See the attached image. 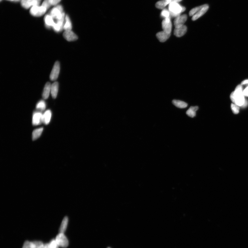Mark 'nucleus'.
Here are the masks:
<instances>
[{
	"label": "nucleus",
	"mask_w": 248,
	"mask_h": 248,
	"mask_svg": "<svg viewBox=\"0 0 248 248\" xmlns=\"http://www.w3.org/2000/svg\"><path fill=\"white\" fill-rule=\"evenodd\" d=\"M44 21L45 26L48 28H52L54 25L55 21L54 19L49 14H47L44 18Z\"/></svg>",
	"instance_id": "16"
},
{
	"label": "nucleus",
	"mask_w": 248,
	"mask_h": 248,
	"mask_svg": "<svg viewBox=\"0 0 248 248\" xmlns=\"http://www.w3.org/2000/svg\"><path fill=\"white\" fill-rule=\"evenodd\" d=\"M51 6H56L61 1V0H48Z\"/></svg>",
	"instance_id": "32"
},
{
	"label": "nucleus",
	"mask_w": 248,
	"mask_h": 248,
	"mask_svg": "<svg viewBox=\"0 0 248 248\" xmlns=\"http://www.w3.org/2000/svg\"><path fill=\"white\" fill-rule=\"evenodd\" d=\"M108 248H110V247H108Z\"/></svg>",
	"instance_id": "38"
},
{
	"label": "nucleus",
	"mask_w": 248,
	"mask_h": 248,
	"mask_svg": "<svg viewBox=\"0 0 248 248\" xmlns=\"http://www.w3.org/2000/svg\"><path fill=\"white\" fill-rule=\"evenodd\" d=\"M171 34H168L163 31L158 33L156 36L159 41L161 42H165L170 37Z\"/></svg>",
	"instance_id": "17"
},
{
	"label": "nucleus",
	"mask_w": 248,
	"mask_h": 248,
	"mask_svg": "<svg viewBox=\"0 0 248 248\" xmlns=\"http://www.w3.org/2000/svg\"><path fill=\"white\" fill-rule=\"evenodd\" d=\"M238 106L235 104H232L231 105V108L234 114H238L239 112V108Z\"/></svg>",
	"instance_id": "29"
},
{
	"label": "nucleus",
	"mask_w": 248,
	"mask_h": 248,
	"mask_svg": "<svg viewBox=\"0 0 248 248\" xmlns=\"http://www.w3.org/2000/svg\"><path fill=\"white\" fill-rule=\"evenodd\" d=\"M55 240L59 247L66 248L69 245V241L64 233H59L57 236Z\"/></svg>",
	"instance_id": "5"
},
{
	"label": "nucleus",
	"mask_w": 248,
	"mask_h": 248,
	"mask_svg": "<svg viewBox=\"0 0 248 248\" xmlns=\"http://www.w3.org/2000/svg\"><path fill=\"white\" fill-rule=\"evenodd\" d=\"M198 106H191L188 109L186 114L188 116L191 117H194L196 116V112L198 110Z\"/></svg>",
	"instance_id": "24"
},
{
	"label": "nucleus",
	"mask_w": 248,
	"mask_h": 248,
	"mask_svg": "<svg viewBox=\"0 0 248 248\" xmlns=\"http://www.w3.org/2000/svg\"><path fill=\"white\" fill-rule=\"evenodd\" d=\"M72 23L69 16L66 15L65 16V23L63 26V30L65 31L71 30Z\"/></svg>",
	"instance_id": "21"
},
{
	"label": "nucleus",
	"mask_w": 248,
	"mask_h": 248,
	"mask_svg": "<svg viewBox=\"0 0 248 248\" xmlns=\"http://www.w3.org/2000/svg\"><path fill=\"white\" fill-rule=\"evenodd\" d=\"M205 5L198 6V7L193 8V9L190 11L189 13L190 16H194L197 12H198L201 9L204 7Z\"/></svg>",
	"instance_id": "27"
},
{
	"label": "nucleus",
	"mask_w": 248,
	"mask_h": 248,
	"mask_svg": "<svg viewBox=\"0 0 248 248\" xmlns=\"http://www.w3.org/2000/svg\"><path fill=\"white\" fill-rule=\"evenodd\" d=\"M168 10L173 13L180 15L181 13L185 10V8L181 6L177 3L174 2L169 4Z\"/></svg>",
	"instance_id": "3"
},
{
	"label": "nucleus",
	"mask_w": 248,
	"mask_h": 248,
	"mask_svg": "<svg viewBox=\"0 0 248 248\" xmlns=\"http://www.w3.org/2000/svg\"><path fill=\"white\" fill-rule=\"evenodd\" d=\"M182 0H161L157 2L155 4L156 7L159 9H163L166 6L171 3H179Z\"/></svg>",
	"instance_id": "9"
},
{
	"label": "nucleus",
	"mask_w": 248,
	"mask_h": 248,
	"mask_svg": "<svg viewBox=\"0 0 248 248\" xmlns=\"http://www.w3.org/2000/svg\"><path fill=\"white\" fill-rule=\"evenodd\" d=\"M42 116L43 115L41 112H36L34 113L32 119L33 125H37L42 123Z\"/></svg>",
	"instance_id": "12"
},
{
	"label": "nucleus",
	"mask_w": 248,
	"mask_h": 248,
	"mask_svg": "<svg viewBox=\"0 0 248 248\" xmlns=\"http://www.w3.org/2000/svg\"><path fill=\"white\" fill-rule=\"evenodd\" d=\"M248 101H247V100H245V103L242 106L243 107H245V106H246L248 105Z\"/></svg>",
	"instance_id": "36"
},
{
	"label": "nucleus",
	"mask_w": 248,
	"mask_h": 248,
	"mask_svg": "<svg viewBox=\"0 0 248 248\" xmlns=\"http://www.w3.org/2000/svg\"><path fill=\"white\" fill-rule=\"evenodd\" d=\"M1 1H2V0H1Z\"/></svg>",
	"instance_id": "39"
},
{
	"label": "nucleus",
	"mask_w": 248,
	"mask_h": 248,
	"mask_svg": "<svg viewBox=\"0 0 248 248\" xmlns=\"http://www.w3.org/2000/svg\"><path fill=\"white\" fill-rule=\"evenodd\" d=\"M161 16L164 18V19L168 18H171L170 14L169 11L166 9H164L162 10L161 12Z\"/></svg>",
	"instance_id": "28"
},
{
	"label": "nucleus",
	"mask_w": 248,
	"mask_h": 248,
	"mask_svg": "<svg viewBox=\"0 0 248 248\" xmlns=\"http://www.w3.org/2000/svg\"><path fill=\"white\" fill-rule=\"evenodd\" d=\"M172 103L175 106L179 108H185L187 106V104L186 102L179 100H173Z\"/></svg>",
	"instance_id": "25"
},
{
	"label": "nucleus",
	"mask_w": 248,
	"mask_h": 248,
	"mask_svg": "<svg viewBox=\"0 0 248 248\" xmlns=\"http://www.w3.org/2000/svg\"><path fill=\"white\" fill-rule=\"evenodd\" d=\"M242 85H239L230 96V98L233 103L239 106H242L244 104L245 99L243 93Z\"/></svg>",
	"instance_id": "1"
},
{
	"label": "nucleus",
	"mask_w": 248,
	"mask_h": 248,
	"mask_svg": "<svg viewBox=\"0 0 248 248\" xmlns=\"http://www.w3.org/2000/svg\"><path fill=\"white\" fill-rule=\"evenodd\" d=\"M60 70V63L58 61H56L53 66L50 74V78L51 80L55 81L58 78Z\"/></svg>",
	"instance_id": "6"
},
{
	"label": "nucleus",
	"mask_w": 248,
	"mask_h": 248,
	"mask_svg": "<svg viewBox=\"0 0 248 248\" xmlns=\"http://www.w3.org/2000/svg\"><path fill=\"white\" fill-rule=\"evenodd\" d=\"M162 28L163 31L166 33L171 34L172 28V24L171 18L164 19L162 23Z\"/></svg>",
	"instance_id": "8"
},
{
	"label": "nucleus",
	"mask_w": 248,
	"mask_h": 248,
	"mask_svg": "<svg viewBox=\"0 0 248 248\" xmlns=\"http://www.w3.org/2000/svg\"><path fill=\"white\" fill-rule=\"evenodd\" d=\"M52 117V112L50 110H48L44 112L42 116V123L48 125L50 123Z\"/></svg>",
	"instance_id": "18"
},
{
	"label": "nucleus",
	"mask_w": 248,
	"mask_h": 248,
	"mask_svg": "<svg viewBox=\"0 0 248 248\" xmlns=\"http://www.w3.org/2000/svg\"><path fill=\"white\" fill-rule=\"evenodd\" d=\"M68 222V217H66L64 218L59 228V233H64L67 229Z\"/></svg>",
	"instance_id": "22"
},
{
	"label": "nucleus",
	"mask_w": 248,
	"mask_h": 248,
	"mask_svg": "<svg viewBox=\"0 0 248 248\" xmlns=\"http://www.w3.org/2000/svg\"><path fill=\"white\" fill-rule=\"evenodd\" d=\"M47 9L42 6H35L31 8L30 12L32 16L40 17L45 13Z\"/></svg>",
	"instance_id": "4"
},
{
	"label": "nucleus",
	"mask_w": 248,
	"mask_h": 248,
	"mask_svg": "<svg viewBox=\"0 0 248 248\" xmlns=\"http://www.w3.org/2000/svg\"><path fill=\"white\" fill-rule=\"evenodd\" d=\"M59 88V83L55 82L51 85V93L52 97L53 98H56L57 97L58 93Z\"/></svg>",
	"instance_id": "20"
},
{
	"label": "nucleus",
	"mask_w": 248,
	"mask_h": 248,
	"mask_svg": "<svg viewBox=\"0 0 248 248\" xmlns=\"http://www.w3.org/2000/svg\"><path fill=\"white\" fill-rule=\"evenodd\" d=\"M187 28L186 26L184 25L180 27L175 28L174 34L176 37H180L184 35L187 33Z\"/></svg>",
	"instance_id": "14"
},
{
	"label": "nucleus",
	"mask_w": 248,
	"mask_h": 248,
	"mask_svg": "<svg viewBox=\"0 0 248 248\" xmlns=\"http://www.w3.org/2000/svg\"><path fill=\"white\" fill-rule=\"evenodd\" d=\"M7 1L14 2H18L21 1V0H7Z\"/></svg>",
	"instance_id": "37"
},
{
	"label": "nucleus",
	"mask_w": 248,
	"mask_h": 248,
	"mask_svg": "<svg viewBox=\"0 0 248 248\" xmlns=\"http://www.w3.org/2000/svg\"><path fill=\"white\" fill-rule=\"evenodd\" d=\"M41 0H21V6L25 9H28L35 6H39Z\"/></svg>",
	"instance_id": "7"
},
{
	"label": "nucleus",
	"mask_w": 248,
	"mask_h": 248,
	"mask_svg": "<svg viewBox=\"0 0 248 248\" xmlns=\"http://www.w3.org/2000/svg\"><path fill=\"white\" fill-rule=\"evenodd\" d=\"M51 85L50 82H47L44 88L42 93V97L44 99H47L51 92Z\"/></svg>",
	"instance_id": "19"
},
{
	"label": "nucleus",
	"mask_w": 248,
	"mask_h": 248,
	"mask_svg": "<svg viewBox=\"0 0 248 248\" xmlns=\"http://www.w3.org/2000/svg\"><path fill=\"white\" fill-rule=\"evenodd\" d=\"M36 108L38 109L44 111L46 108L45 102L44 100H40L36 105Z\"/></svg>",
	"instance_id": "26"
},
{
	"label": "nucleus",
	"mask_w": 248,
	"mask_h": 248,
	"mask_svg": "<svg viewBox=\"0 0 248 248\" xmlns=\"http://www.w3.org/2000/svg\"><path fill=\"white\" fill-rule=\"evenodd\" d=\"M58 247L56 241L54 239L51 241L49 244V248H58Z\"/></svg>",
	"instance_id": "30"
},
{
	"label": "nucleus",
	"mask_w": 248,
	"mask_h": 248,
	"mask_svg": "<svg viewBox=\"0 0 248 248\" xmlns=\"http://www.w3.org/2000/svg\"><path fill=\"white\" fill-rule=\"evenodd\" d=\"M247 84H248V80H246L243 81V82H241V85H242Z\"/></svg>",
	"instance_id": "35"
},
{
	"label": "nucleus",
	"mask_w": 248,
	"mask_h": 248,
	"mask_svg": "<svg viewBox=\"0 0 248 248\" xmlns=\"http://www.w3.org/2000/svg\"><path fill=\"white\" fill-rule=\"evenodd\" d=\"M243 93L244 96L248 97V86L243 90Z\"/></svg>",
	"instance_id": "34"
},
{
	"label": "nucleus",
	"mask_w": 248,
	"mask_h": 248,
	"mask_svg": "<svg viewBox=\"0 0 248 248\" xmlns=\"http://www.w3.org/2000/svg\"><path fill=\"white\" fill-rule=\"evenodd\" d=\"M63 37L69 42L75 41L78 39L77 36L71 30L65 31L63 34Z\"/></svg>",
	"instance_id": "11"
},
{
	"label": "nucleus",
	"mask_w": 248,
	"mask_h": 248,
	"mask_svg": "<svg viewBox=\"0 0 248 248\" xmlns=\"http://www.w3.org/2000/svg\"><path fill=\"white\" fill-rule=\"evenodd\" d=\"M209 9V6L207 4H205V6L199 11L197 12L196 14L192 17V20L195 21L202 16L207 12Z\"/></svg>",
	"instance_id": "15"
},
{
	"label": "nucleus",
	"mask_w": 248,
	"mask_h": 248,
	"mask_svg": "<svg viewBox=\"0 0 248 248\" xmlns=\"http://www.w3.org/2000/svg\"><path fill=\"white\" fill-rule=\"evenodd\" d=\"M65 18L61 20H57L55 22V24L53 27L54 31L57 33L61 32L63 29L64 23H65Z\"/></svg>",
	"instance_id": "13"
},
{
	"label": "nucleus",
	"mask_w": 248,
	"mask_h": 248,
	"mask_svg": "<svg viewBox=\"0 0 248 248\" xmlns=\"http://www.w3.org/2000/svg\"><path fill=\"white\" fill-rule=\"evenodd\" d=\"M187 20V15H180L175 18L174 20V25L175 28L180 27L184 25V23Z\"/></svg>",
	"instance_id": "10"
},
{
	"label": "nucleus",
	"mask_w": 248,
	"mask_h": 248,
	"mask_svg": "<svg viewBox=\"0 0 248 248\" xmlns=\"http://www.w3.org/2000/svg\"><path fill=\"white\" fill-rule=\"evenodd\" d=\"M49 14L56 21L61 20L65 18L66 16L63 6L59 5L55 6L53 7L50 10Z\"/></svg>",
	"instance_id": "2"
},
{
	"label": "nucleus",
	"mask_w": 248,
	"mask_h": 248,
	"mask_svg": "<svg viewBox=\"0 0 248 248\" xmlns=\"http://www.w3.org/2000/svg\"><path fill=\"white\" fill-rule=\"evenodd\" d=\"M42 6L48 9L51 6V4L49 2L48 0H44L42 4Z\"/></svg>",
	"instance_id": "31"
},
{
	"label": "nucleus",
	"mask_w": 248,
	"mask_h": 248,
	"mask_svg": "<svg viewBox=\"0 0 248 248\" xmlns=\"http://www.w3.org/2000/svg\"><path fill=\"white\" fill-rule=\"evenodd\" d=\"M43 129V128H40L34 130L32 133V139L34 141L39 138L41 135Z\"/></svg>",
	"instance_id": "23"
},
{
	"label": "nucleus",
	"mask_w": 248,
	"mask_h": 248,
	"mask_svg": "<svg viewBox=\"0 0 248 248\" xmlns=\"http://www.w3.org/2000/svg\"><path fill=\"white\" fill-rule=\"evenodd\" d=\"M23 248H31L30 242L28 241H25Z\"/></svg>",
	"instance_id": "33"
}]
</instances>
